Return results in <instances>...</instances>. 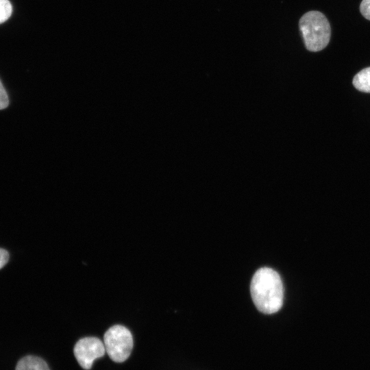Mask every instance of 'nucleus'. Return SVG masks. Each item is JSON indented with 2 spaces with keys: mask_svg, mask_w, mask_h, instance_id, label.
Returning <instances> with one entry per match:
<instances>
[{
  "mask_svg": "<svg viewBox=\"0 0 370 370\" xmlns=\"http://www.w3.org/2000/svg\"><path fill=\"white\" fill-rule=\"evenodd\" d=\"M250 292L254 304L262 313L277 312L282 306L283 284L280 275L273 269L262 267L254 273Z\"/></svg>",
  "mask_w": 370,
  "mask_h": 370,
  "instance_id": "f257e3e1",
  "label": "nucleus"
},
{
  "mask_svg": "<svg viewBox=\"0 0 370 370\" xmlns=\"http://www.w3.org/2000/svg\"><path fill=\"white\" fill-rule=\"evenodd\" d=\"M299 29L306 49L319 51L329 43L331 27L325 16L321 12L312 10L305 13L299 19Z\"/></svg>",
  "mask_w": 370,
  "mask_h": 370,
  "instance_id": "f03ea898",
  "label": "nucleus"
},
{
  "mask_svg": "<svg viewBox=\"0 0 370 370\" xmlns=\"http://www.w3.org/2000/svg\"><path fill=\"white\" fill-rule=\"evenodd\" d=\"M103 344L109 357L114 362L126 360L132 350L134 341L131 332L125 326L114 325L104 334Z\"/></svg>",
  "mask_w": 370,
  "mask_h": 370,
  "instance_id": "7ed1b4c3",
  "label": "nucleus"
},
{
  "mask_svg": "<svg viewBox=\"0 0 370 370\" xmlns=\"http://www.w3.org/2000/svg\"><path fill=\"white\" fill-rule=\"evenodd\" d=\"M73 353L79 365L84 369H90L94 361L106 353L103 343L98 338L89 336L79 339L75 344Z\"/></svg>",
  "mask_w": 370,
  "mask_h": 370,
  "instance_id": "20e7f679",
  "label": "nucleus"
},
{
  "mask_svg": "<svg viewBox=\"0 0 370 370\" xmlns=\"http://www.w3.org/2000/svg\"><path fill=\"white\" fill-rule=\"evenodd\" d=\"M15 370H50L46 362L34 356H27L17 363Z\"/></svg>",
  "mask_w": 370,
  "mask_h": 370,
  "instance_id": "39448f33",
  "label": "nucleus"
},
{
  "mask_svg": "<svg viewBox=\"0 0 370 370\" xmlns=\"http://www.w3.org/2000/svg\"><path fill=\"white\" fill-rule=\"evenodd\" d=\"M354 87L364 92H370V67L359 71L353 79Z\"/></svg>",
  "mask_w": 370,
  "mask_h": 370,
  "instance_id": "423d86ee",
  "label": "nucleus"
},
{
  "mask_svg": "<svg viewBox=\"0 0 370 370\" xmlns=\"http://www.w3.org/2000/svg\"><path fill=\"white\" fill-rule=\"evenodd\" d=\"M12 12V6L9 0H0V24L6 21Z\"/></svg>",
  "mask_w": 370,
  "mask_h": 370,
  "instance_id": "0eeeda50",
  "label": "nucleus"
},
{
  "mask_svg": "<svg viewBox=\"0 0 370 370\" xmlns=\"http://www.w3.org/2000/svg\"><path fill=\"white\" fill-rule=\"evenodd\" d=\"M9 105V98L1 81L0 80V110L6 108Z\"/></svg>",
  "mask_w": 370,
  "mask_h": 370,
  "instance_id": "6e6552de",
  "label": "nucleus"
},
{
  "mask_svg": "<svg viewBox=\"0 0 370 370\" xmlns=\"http://www.w3.org/2000/svg\"><path fill=\"white\" fill-rule=\"evenodd\" d=\"M362 15L370 21V0H362L360 5Z\"/></svg>",
  "mask_w": 370,
  "mask_h": 370,
  "instance_id": "1a4fd4ad",
  "label": "nucleus"
},
{
  "mask_svg": "<svg viewBox=\"0 0 370 370\" xmlns=\"http://www.w3.org/2000/svg\"><path fill=\"white\" fill-rule=\"evenodd\" d=\"M9 260V254L8 251L0 248V269L3 268Z\"/></svg>",
  "mask_w": 370,
  "mask_h": 370,
  "instance_id": "9d476101",
  "label": "nucleus"
}]
</instances>
